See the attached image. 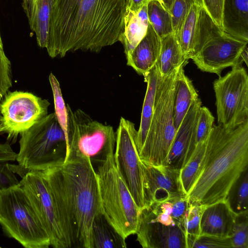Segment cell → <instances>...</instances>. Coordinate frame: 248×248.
Listing matches in <instances>:
<instances>
[{
	"label": "cell",
	"mask_w": 248,
	"mask_h": 248,
	"mask_svg": "<svg viewBox=\"0 0 248 248\" xmlns=\"http://www.w3.org/2000/svg\"><path fill=\"white\" fill-rule=\"evenodd\" d=\"M137 240L143 248H187L182 226H168L153 220L140 213Z\"/></svg>",
	"instance_id": "obj_16"
},
{
	"label": "cell",
	"mask_w": 248,
	"mask_h": 248,
	"mask_svg": "<svg viewBox=\"0 0 248 248\" xmlns=\"http://www.w3.org/2000/svg\"><path fill=\"white\" fill-rule=\"evenodd\" d=\"M144 77L147 85L142 106L140 127L137 130L136 143L138 152L144 143L149 128L154 111L156 87L161 78L156 65L155 64L144 76Z\"/></svg>",
	"instance_id": "obj_24"
},
{
	"label": "cell",
	"mask_w": 248,
	"mask_h": 248,
	"mask_svg": "<svg viewBox=\"0 0 248 248\" xmlns=\"http://www.w3.org/2000/svg\"><path fill=\"white\" fill-rule=\"evenodd\" d=\"M127 0H54L46 49L52 58L98 52L122 41Z\"/></svg>",
	"instance_id": "obj_1"
},
{
	"label": "cell",
	"mask_w": 248,
	"mask_h": 248,
	"mask_svg": "<svg viewBox=\"0 0 248 248\" xmlns=\"http://www.w3.org/2000/svg\"><path fill=\"white\" fill-rule=\"evenodd\" d=\"M3 49V44L1 40V35H0V50Z\"/></svg>",
	"instance_id": "obj_43"
},
{
	"label": "cell",
	"mask_w": 248,
	"mask_h": 248,
	"mask_svg": "<svg viewBox=\"0 0 248 248\" xmlns=\"http://www.w3.org/2000/svg\"><path fill=\"white\" fill-rule=\"evenodd\" d=\"M218 125L231 129L248 121V75L242 66L232 67L213 82Z\"/></svg>",
	"instance_id": "obj_10"
},
{
	"label": "cell",
	"mask_w": 248,
	"mask_h": 248,
	"mask_svg": "<svg viewBox=\"0 0 248 248\" xmlns=\"http://www.w3.org/2000/svg\"><path fill=\"white\" fill-rule=\"evenodd\" d=\"M215 23L222 29L223 0H197Z\"/></svg>",
	"instance_id": "obj_37"
},
{
	"label": "cell",
	"mask_w": 248,
	"mask_h": 248,
	"mask_svg": "<svg viewBox=\"0 0 248 248\" xmlns=\"http://www.w3.org/2000/svg\"><path fill=\"white\" fill-rule=\"evenodd\" d=\"M0 224L4 233L26 248H47L48 235L19 185L0 190Z\"/></svg>",
	"instance_id": "obj_7"
},
{
	"label": "cell",
	"mask_w": 248,
	"mask_h": 248,
	"mask_svg": "<svg viewBox=\"0 0 248 248\" xmlns=\"http://www.w3.org/2000/svg\"><path fill=\"white\" fill-rule=\"evenodd\" d=\"M247 169L248 121L231 129L214 124L198 176L186 195L189 202L207 206L225 200Z\"/></svg>",
	"instance_id": "obj_3"
},
{
	"label": "cell",
	"mask_w": 248,
	"mask_h": 248,
	"mask_svg": "<svg viewBox=\"0 0 248 248\" xmlns=\"http://www.w3.org/2000/svg\"><path fill=\"white\" fill-rule=\"evenodd\" d=\"M0 133H1V127H0Z\"/></svg>",
	"instance_id": "obj_44"
},
{
	"label": "cell",
	"mask_w": 248,
	"mask_h": 248,
	"mask_svg": "<svg viewBox=\"0 0 248 248\" xmlns=\"http://www.w3.org/2000/svg\"><path fill=\"white\" fill-rule=\"evenodd\" d=\"M12 85L11 63L4 50H0V104Z\"/></svg>",
	"instance_id": "obj_36"
},
{
	"label": "cell",
	"mask_w": 248,
	"mask_h": 248,
	"mask_svg": "<svg viewBox=\"0 0 248 248\" xmlns=\"http://www.w3.org/2000/svg\"><path fill=\"white\" fill-rule=\"evenodd\" d=\"M149 23L160 38L173 33L171 16L157 0H150L147 4Z\"/></svg>",
	"instance_id": "obj_27"
},
{
	"label": "cell",
	"mask_w": 248,
	"mask_h": 248,
	"mask_svg": "<svg viewBox=\"0 0 248 248\" xmlns=\"http://www.w3.org/2000/svg\"><path fill=\"white\" fill-rule=\"evenodd\" d=\"M160 53L156 63L161 78L171 74L182 64L187 63L184 57L179 43L172 33L161 38Z\"/></svg>",
	"instance_id": "obj_25"
},
{
	"label": "cell",
	"mask_w": 248,
	"mask_h": 248,
	"mask_svg": "<svg viewBox=\"0 0 248 248\" xmlns=\"http://www.w3.org/2000/svg\"><path fill=\"white\" fill-rule=\"evenodd\" d=\"M180 66L168 76L161 78L157 84L149 128L138 152L142 162L163 165L167 157L177 131L174 125L173 107L176 81Z\"/></svg>",
	"instance_id": "obj_5"
},
{
	"label": "cell",
	"mask_w": 248,
	"mask_h": 248,
	"mask_svg": "<svg viewBox=\"0 0 248 248\" xmlns=\"http://www.w3.org/2000/svg\"><path fill=\"white\" fill-rule=\"evenodd\" d=\"M73 247L91 248L92 223L103 212L96 171L89 158L72 156L42 171Z\"/></svg>",
	"instance_id": "obj_2"
},
{
	"label": "cell",
	"mask_w": 248,
	"mask_h": 248,
	"mask_svg": "<svg viewBox=\"0 0 248 248\" xmlns=\"http://www.w3.org/2000/svg\"><path fill=\"white\" fill-rule=\"evenodd\" d=\"M141 165L144 207L186 196L181 182L180 169L142 161Z\"/></svg>",
	"instance_id": "obj_14"
},
{
	"label": "cell",
	"mask_w": 248,
	"mask_h": 248,
	"mask_svg": "<svg viewBox=\"0 0 248 248\" xmlns=\"http://www.w3.org/2000/svg\"><path fill=\"white\" fill-rule=\"evenodd\" d=\"M186 64L181 65L176 81L174 100V125L179 128L190 105L198 99L199 95L192 81L185 74L184 68Z\"/></svg>",
	"instance_id": "obj_22"
},
{
	"label": "cell",
	"mask_w": 248,
	"mask_h": 248,
	"mask_svg": "<svg viewBox=\"0 0 248 248\" xmlns=\"http://www.w3.org/2000/svg\"><path fill=\"white\" fill-rule=\"evenodd\" d=\"M42 225L49 236L50 246L71 248L54 198L42 171L30 170L19 182Z\"/></svg>",
	"instance_id": "obj_9"
},
{
	"label": "cell",
	"mask_w": 248,
	"mask_h": 248,
	"mask_svg": "<svg viewBox=\"0 0 248 248\" xmlns=\"http://www.w3.org/2000/svg\"><path fill=\"white\" fill-rule=\"evenodd\" d=\"M222 29L248 42V0H223Z\"/></svg>",
	"instance_id": "obj_19"
},
{
	"label": "cell",
	"mask_w": 248,
	"mask_h": 248,
	"mask_svg": "<svg viewBox=\"0 0 248 248\" xmlns=\"http://www.w3.org/2000/svg\"><path fill=\"white\" fill-rule=\"evenodd\" d=\"M235 215L225 200L205 206L200 221V234L230 237Z\"/></svg>",
	"instance_id": "obj_17"
},
{
	"label": "cell",
	"mask_w": 248,
	"mask_h": 248,
	"mask_svg": "<svg viewBox=\"0 0 248 248\" xmlns=\"http://www.w3.org/2000/svg\"><path fill=\"white\" fill-rule=\"evenodd\" d=\"M161 45V38L149 23L145 36L126 56L127 65L139 74L145 76L156 64Z\"/></svg>",
	"instance_id": "obj_18"
},
{
	"label": "cell",
	"mask_w": 248,
	"mask_h": 248,
	"mask_svg": "<svg viewBox=\"0 0 248 248\" xmlns=\"http://www.w3.org/2000/svg\"><path fill=\"white\" fill-rule=\"evenodd\" d=\"M163 5V6L169 11L174 0H157Z\"/></svg>",
	"instance_id": "obj_42"
},
{
	"label": "cell",
	"mask_w": 248,
	"mask_h": 248,
	"mask_svg": "<svg viewBox=\"0 0 248 248\" xmlns=\"http://www.w3.org/2000/svg\"><path fill=\"white\" fill-rule=\"evenodd\" d=\"M197 0H174L169 12L171 16L173 34L178 40L183 24L190 10Z\"/></svg>",
	"instance_id": "obj_33"
},
{
	"label": "cell",
	"mask_w": 248,
	"mask_h": 248,
	"mask_svg": "<svg viewBox=\"0 0 248 248\" xmlns=\"http://www.w3.org/2000/svg\"><path fill=\"white\" fill-rule=\"evenodd\" d=\"M187 248H232L230 237H220L208 234H200L186 239Z\"/></svg>",
	"instance_id": "obj_34"
},
{
	"label": "cell",
	"mask_w": 248,
	"mask_h": 248,
	"mask_svg": "<svg viewBox=\"0 0 248 248\" xmlns=\"http://www.w3.org/2000/svg\"><path fill=\"white\" fill-rule=\"evenodd\" d=\"M230 237L232 248H248V211L235 215Z\"/></svg>",
	"instance_id": "obj_32"
},
{
	"label": "cell",
	"mask_w": 248,
	"mask_h": 248,
	"mask_svg": "<svg viewBox=\"0 0 248 248\" xmlns=\"http://www.w3.org/2000/svg\"><path fill=\"white\" fill-rule=\"evenodd\" d=\"M201 106L200 98L190 105L176 131L163 165L180 170L191 157L196 146V130Z\"/></svg>",
	"instance_id": "obj_15"
},
{
	"label": "cell",
	"mask_w": 248,
	"mask_h": 248,
	"mask_svg": "<svg viewBox=\"0 0 248 248\" xmlns=\"http://www.w3.org/2000/svg\"><path fill=\"white\" fill-rule=\"evenodd\" d=\"M96 171L105 217L124 238L136 234L140 210L120 175L114 154L99 164Z\"/></svg>",
	"instance_id": "obj_6"
},
{
	"label": "cell",
	"mask_w": 248,
	"mask_h": 248,
	"mask_svg": "<svg viewBox=\"0 0 248 248\" xmlns=\"http://www.w3.org/2000/svg\"><path fill=\"white\" fill-rule=\"evenodd\" d=\"M150 0H127V7L131 11L138 12Z\"/></svg>",
	"instance_id": "obj_40"
},
{
	"label": "cell",
	"mask_w": 248,
	"mask_h": 248,
	"mask_svg": "<svg viewBox=\"0 0 248 248\" xmlns=\"http://www.w3.org/2000/svg\"><path fill=\"white\" fill-rule=\"evenodd\" d=\"M137 130L121 117L116 132L114 159L116 167L140 210L145 206L141 161L137 147Z\"/></svg>",
	"instance_id": "obj_11"
},
{
	"label": "cell",
	"mask_w": 248,
	"mask_h": 248,
	"mask_svg": "<svg viewBox=\"0 0 248 248\" xmlns=\"http://www.w3.org/2000/svg\"><path fill=\"white\" fill-rule=\"evenodd\" d=\"M149 21L147 4L138 12L131 11L126 8L124 17V32L121 43L125 56L129 54L145 36Z\"/></svg>",
	"instance_id": "obj_21"
},
{
	"label": "cell",
	"mask_w": 248,
	"mask_h": 248,
	"mask_svg": "<svg viewBox=\"0 0 248 248\" xmlns=\"http://www.w3.org/2000/svg\"><path fill=\"white\" fill-rule=\"evenodd\" d=\"M19 182L8 162L0 163V190L18 185Z\"/></svg>",
	"instance_id": "obj_38"
},
{
	"label": "cell",
	"mask_w": 248,
	"mask_h": 248,
	"mask_svg": "<svg viewBox=\"0 0 248 248\" xmlns=\"http://www.w3.org/2000/svg\"><path fill=\"white\" fill-rule=\"evenodd\" d=\"M248 43L221 30L204 43L192 60L201 71L216 74L219 77L228 67L242 66L240 55Z\"/></svg>",
	"instance_id": "obj_13"
},
{
	"label": "cell",
	"mask_w": 248,
	"mask_h": 248,
	"mask_svg": "<svg viewBox=\"0 0 248 248\" xmlns=\"http://www.w3.org/2000/svg\"><path fill=\"white\" fill-rule=\"evenodd\" d=\"M17 154L12 149L9 143H0V163L16 160Z\"/></svg>",
	"instance_id": "obj_39"
},
{
	"label": "cell",
	"mask_w": 248,
	"mask_h": 248,
	"mask_svg": "<svg viewBox=\"0 0 248 248\" xmlns=\"http://www.w3.org/2000/svg\"><path fill=\"white\" fill-rule=\"evenodd\" d=\"M54 0H23L22 7L38 45L46 48L50 11Z\"/></svg>",
	"instance_id": "obj_20"
},
{
	"label": "cell",
	"mask_w": 248,
	"mask_h": 248,
	"mask_svg": "<svg viewBox=\"0 0 248 248\" xmlns=\"http://www.w3.org/2000/svg\"><path fill=\"white\" fill-rule=\"evenodd\" d=\"M201 6L198 2L192 6L182 27L178 40L181 51L186 60L197 53V34Z\"/></svg>",
	"instance_id": "obj_26"
},
{
	"label": "cell",
	"mask_w": 248,
	"mask_h": 248,
	"mask_svg": "<svg viewBox=\"0 0 248 248\" xmlns=\"http://www.w3.org/2000/svg\"><path fill=\"white\" fill-rule=\"evenodd\" d=\"M206 140L199 143L191 157L180 169V177L183 190L187 195L198 176L203 158Z\"/></svg>",
	"instance_id": "obj_29"
},
{
	"label": "cell",
	"mask_w": 248,
	"mask_h": 248,
	"mask_svg": "<svg viewBox=\"0 0 248 248\" xmlns=\"http://www.w3.org/2000/svg\"><path fill=\"white\" fill-rule=\"evenodd\" d=\"M66 105L68 117L66 159L84 157L89 158L93 165L100 164L114 154L116 132L111 126L93 120L80 109L73 111Z\"/></svg>",
	"instance_id": "obj_8"
},
{
	"label": "cell",
	"mask_w": 248,
	"mask_h": 248,
	"mask_svg": "<svg viewBox=\"0 0 248 248\" xmlns=\"http://www.w3.org/2000/svg\"><path fill=\"white\" fill-rule=\"evenodd\" d=\"M215 118L209 109L201 107L196 130V145L207 140L214 125Z\"/></svg>",
	"instance_id": "obj_35"
},
{
	"label": "cell",
	"mask_w": 248,
	"mask_h": 248,
	"mask_svg": "<svg viewBox=\"0 0 248 248\" xmlns=\"http://www.w3.org/2000/svg\"><path fill=\"white\" fill-rule=\"evenodd\" d=\"M205 206L189 202L183 222L186 239L200 235L201 216Z\"/></svg>",
	"instance_id": "obj_31"
},
{
	"label": "cell",
	"mask_w": 248,
	"mask_h": 248,
	"mask_svg": "<svg viewBox=\"0 0 248 248\" xmlns=\"http://www.w3.org/2000/svg\"><path fill=\"white\" fill-rule=\"evenodd\" d=\"M20 136L16 160L28 170L44 171L65 162L67 141L54 112L47 114Z\"/></svg>",
	"instance_id": "obj_4"
},
{
	"label": "cell",
	"mask_w": 248,
	"mask_h": 248,
	"mask_svg": "<svg viewBox=\"0 0 248 248\" xmlns=\"http://www.w3.org/2000/svg\"><path fill=\"white\" fill-rule=\"evenodd\" d=\"M47 100L28 92L15 91L7 93L0 104L1 132L9 140L15 139L47 114Z\"/></svg>",
	"instance_id": "obj_12"
},
{
	"label": "cell",
	"mask_w": 248,
	"mask_h": 248,
	"mask_svg": "<svg viewBox=\"0 0 248 248\" xmlns=\"http://www.w3.org/2000/svg\"><path fill=\"white\" fill-rule=\"evenodd\" d=\"M248 46H246L241 53L240 57V61L241 64L245 62L248 65Z\"/></svg>",
	"instance_id": "obj_41"
},
{
	"label": "cell",
	"mask_w": 248,
	"mask_h": 248,
	"mask_svg": "<svg viewBox=\"0 0 248 248\" xmlns=\"http://www.w3.org/2000/svg\"><path fill=\"white\" fill-rule=\"evenodd\" d=\"M225 200L235 215L248 211V169L232 186Z\"/></svg>",
	"instance_id": "obj_28"
},
{
	"label": "cell",
	"mask_w": 248,
	"mask_h": 248,
	"mask_svg": "<svg viewBox=\"0 0 248 248\" xmlns=\"http://www.w3.org/2000/svg\"><path fill=\"white\" fill-rule=\"evenodd\" d=\"M49 81L54 98V113L65 134L68 145V117L67 105L63 100L60 83L52 73L49 76Z\"/></svg>",
	"instance_id": "obj_30"
},
{
	"label": "cell",
	"mask_w": 248,
	"mask_h": 248,
	"mask_svg": "<svg viewBox=\"0 0 248 248\" xmlns=\"http://www.w3.org/2000/svg\"><path fill=\"white\" fill-rule=\"evenodd\" d=\"M124 238L106 218L103 212L94 217L91 233V248H125Z\"/></svg>",
	"instance_id": "obj_23"
}]
</instances>
